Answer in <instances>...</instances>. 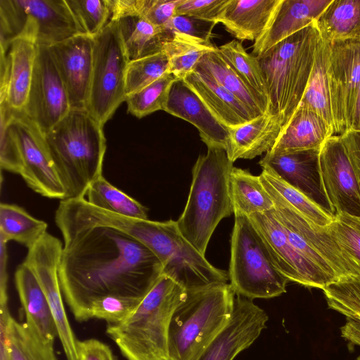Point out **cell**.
<instances>
[{
  "mask_svg": "<svg viewBox=\"0 0 360 360\" xmlns=\"http://www.w3.org/2000/svg\"><path fill=\"white\" fill-rule=\"evenodd\" d=\"M326 229L360 276V217L335 214Z\"/></svg>",
  "mask_w": 360,
  "mask_h": 360,
  "instance_id": "45",
  "label": "cell"
},
{
  "mask_svg": "<svg viewBox=\"0 0 360 360\" xmlns=\"http://www.w3.org/2000/svg\"><path fill=\"white\" fill-rule=\"evenodd\" d=\"M329 308L347 319H360V276L340 277L323 289Z\"/></svg>",
  "mask_w": 360,
  "mask_h": 360,
  "instance_id": "41",
  "label": "cell"
},
{
  "mask_svg": "<svg viewBox=\"0 0 360 360\" xmlns=\"http://www.w3.org/2000/svg\"><path fill=\"white\" fill-rule=\"evenodd\" d=\"M6 243L0 238V304L8 302V255Z\"/></svg>",
  "mask_w": 360,
  "mask_h": 360,
  "instance_id": "53",
  "label": "cell"
},
{
  "mask_svg": "<svg viewBox=\"0 0 360 360\" xmlns=\"http://www.w3.org/2000/svg\"><path fill=\"white\" fill-rule=\"evenodd\" d=\"M248 217L264 241L276 268L289 281L323 290L337 279L294 247L274 209Z\"/></svg>",
  "mask_w": 360,
  "mask_h": 360,
  "instance_id": "12",
  "label": "cell"
},
{
  "mask_svg": "<svg viewBox=\"0 0 360 360\" xmlns=\"http://www.w3.org/2000/svg\"><path fill=\"white\" fill-rule=\"evenodd\" d=\"M163 110L195 126L207 148L227 150L230 139L229 129L214 116L184 79H177L172 83Z\"/></svg>",
  "mask_w": 360,
  "mask_h": 360,
  "instance_id": "22",
  "label": "cell"
},
{
  "mask_svg": "<svg viewBox=\"0 0 360 360\" xmlns=\"http://www.w3.org/2000/svg\"><path fill=\"white\" fill-rule=\"evenodd\" d=\"M281 0H229L218 23L240 41L258 39L264 32Z\"/></svg>",
  "mask_w": 360,
  "mask_h": 360,
  "instance_id": "27",
  "label": "cell"
},
{
  "mask_svg": "<svg viewBox=\"0 0 360 360\" xmlns=\"http://www.w3.org/2000/svg\"><path fill=\"white\" fill-rule=\"evenodd\" d=\"M334 134L333 129L318 113L299 105L268 153L281 155L319 149Z\"/></svg>",
  "mask_w": 360,
  "mask_h": 360,
  "instance_id": "25",
  "label": "cell"
},
{
  "mask_svg": "<svg viewBox=\"0 0 360 360\" xmlns=\"http://www.w3.org/2000/svg\"><path fill=\"white\" fill-rule=\"evenodd\" d=\"M0 166L1 169L20 174L21 160L17 143L9 127L11 111L0 108Z\"/></svg>",
  "mask_w": 360,
  "mask_h": 360,
  "instance_id": "47",
  "label": "cell"
},
{
  "mask_svg": "<svg viewBox=\"0 0 360 360\" xmlns=\"http://www.w3.org/2000/svg\"><path fill=\"white\" fill-rule=\"evenodd\" d=\"M329 42L321 39L312 72L299 105L318 113L333 129L330 96L327 76Z\"/></svg>",
  "mask_w": 360,
  "mask_h": 360,
  "instance_id": "34",
  "label": "cell"
},
{
  "mask_svg": "<svg viewBox=\"0 0 360 360\" xmlns=\"http://www.w3.org/2000/svg\"><path fill=\"white\" fill-rule=\"evenodd\" d=\"M49 48L65 86L71 109H86L93 69V37L78 34Z\"/></svg>",
  "mask_w": 360,
  "mask_h": 360,
  "instance_id": "19",
  "label": "cell"
},
{
  "mask_svg": "<svg viewBox=\"0 0 360 360\" xmlns=\"http://www.w3.org/2000/svg\"><path fill=\"white\" fill-rule=\"evenodd\" d=\"M214 116L229 129L240 127L255 117L234 95L202 68L197 65L184 79Z\"/></svg>",
  "mask_w": 360,
  "mask_h": 360,
  "instance_id": "24",
  "label": "cell"
},
{
  "mask_svg": "<svg viewBox=\"0 0 360 360\" xmlns=\"http://www.w3.org/2000/svg\"><path fill=\"white\" fill-rule=\"evenodd\" d=\"M82 32L96 37L110 20V0H65Z\"/></svg>",
  "mask_w": 360,
  "mask_h": 360,
  "instance_id": "44",
  "label": "cell"
},
{
  "mask_svg": "<svg viewBox=\"0 0 360 360\" xmlns=\"http://www.w3.org/2000/svg\"><path fill=\"white\" fill-rule=\"evenodd\" d=\"M77 351L79 360H115L110 347L94 338L78 340Z\"/></svg>",
  "mask_w": 360,
  "mask_h": 360,
  "instance_id": "50",
  "label": "cell"
},
{
  "mask_svg": "<svg viewBox=\"0 0 360 360\" xmlns=\"http://www.w3.org/2000/svg\"><path fill=\"white\" fill-rule=\"evenodd\" d=\"M93 39V69L86 110L104 125L125 101V77L129 61L116 21L110 20Z\"/></svg>",
  "mask_w": 360,
  "mask_h": 360,
  "instance_id": "10",
  "label": "cell"
},
{
  "mask_svg": "<svg viewBox=\"0 0 360 360\" xmlns=\"http://www.w3.org/2000/svg\"><path fill=\"white\" fill-rule=\"evenodd\" d=\"M183 0H110V20L136 15L150 23L165 27L176 15V8Z\"/></svg>",
  "mask_w": 360,
  "mask_h": 360,
  "instance_id": "39",
  "label": "cell"
},
{
  "mask_svg": "<svg viewBox=\"0 0 360 360\" xmlns=\"http://www.w3.org/2000/svg\"><path fill=\"white\" fill-rule=\"evenodd\" d=\"M115 21L129 62L162 51L173 37L169 30L156 26L139 15H127Z\"/></svg>",
  "mask_w": 360,
  "mask_h": 360,
  "instance_id": "29",
  "label": "cell"
},
{
  "mask_svg": "<svg viewBox=\"0 0 360 360\" xmlns=\"http://www.w3.org/2000/svg\"><path fill=\"white\" fill-rule=\"evenodd\" d=\"M268 319L252 300L236 295L229 322L195 360H233L259 338Z\"/></svg>",
  "mask_w": 360,
  "mask_h": 360,
  "instance_id": "18",
  "label": "cell"
},
{
  "mask_svg": "<svg viewBox=\"0 0 360 360\" xmlns=\"http://www.w3.org/2000/svg\"><path fill=\"white\" fill-rule=\"evenodd\" d=\"M217 23L186 15H176L163 27L173 33L212 43V30Z\"/></svg>",
  "mask_w": 360,
  "mask_h": 360,
  "instance_id": "48",
  "label": "cell"
},
{
  "mask_svg": "<svg viewBox=\"0 0 360 360\" xmlns=\"http://www.w3.org/2000/svg\"><path fill=\"white\" fill-rule=\"evenodd\" d=\"M83 34L65 0H0V45L26 37L51 46Z\"/></svg>",
  "mask_w": 360,
  "mask_h": 360,
  "instance_id": "9",
  "label": "cell"
},
{
  "mask_svg": "<svg viewBox=\"0 0 360 360\" xmlns=\"http://www.w3.org/2000/svg\"><path fill=\"white\" fill-rule=\"evenodd\" d=\"M261 180L271 186L296 210L316 225L326 227L335 215L328 212L307 195L281 179L269 169H262L259 175Z\"/></svg>",
  "mask_w": 360,
  "mask_h": 360,
  "instance_id": "38",
  "label": "cell"
},
{
  "mask_svg": "<svg viewBox=\"0 0 360 360\" xmlns=\"http://www.w3.org/2000/svg\"><path fill=\"white\" fill-rule=\"evenodd\" d=\"M38 44L26 37L1 46L0 108L22 112L32 82Z\"/></svg>",
  "mask_w": 360,
  "mask_h": 360,
  "instance_id": "17",
  "label": "cell"
},
{
  "mask_svg": "<svg viewBox=\"0 0 360 360\" xmlns=\"http://www.w3.org/2000/svg\"><path fill=\"white\" fill-rule=\"evenodd\" d=\"M327 76L335 134L347 130L360 84V41L329 42Z\"/></svg>",
  "mask_w": 360,
  "mask_h": 360,
  "instance_id": "15",
  "label": "cell"
},
{
  "mask_svg": "<svg viewBox=\"0 0 360 360\" xmlns=\"http://www.w3.org/2000/svg\"><path fill=\"white\" fill-rule=\"evenodd\" d=\"M169 72L165 51L129 62L125 77V96L141 90Z\"/></svg>",
  "mask_w": 360,
  "mask_h": 360,
  "instance_id": "43",
  "label": "cell"
},
{
  "mask_svg": "<svg viewBox=\"0 0 360 360\" xmlns=\"http://www.w3.org/2000/svg\"><path fill=\"white\" fill-rule=\"evenodd\" d=\"M15 284L26 323L43 340L53 344L58 330L49 302L35 274L25 262L15 271Z\"/></svg>",
  "mask_w": 360,
  "mask_h": 360,
  "instance_id": "26",
  "label": "cell"
},
{
  "mask_svg": "<svg viewBox=\"0 0 360 360\" xmlns=\"http://www.w3.org/2000/svg\"><path fill=\"white\" fill-rule=\"evenodd\" d=\"M177 79L169 72L141 90L128 95L124 101L128 112L141 118L155 111L163 110L170 86Z\"/></svg>",
  "mask_w": 360,
  "mask_h": 360,
  "instance_id": "42",
  "label": "cell"
},
{
  "mask_svg": "<svg viewBox=\"0 0 360 360\" xmlns=\"http://www.w3.org/2000/svg\"><path fill=\"white\" fill-rule=\"evenodd\" d=\"M186 295L184 288L162 274L124 320L107 325L106 333L127 360H169L171 319Z\"/></svg>",
  "mask_w": 360,
  "mask_h": 360,
  "instance_id": "3",
  "label": "cell"
},
{
  "mask_svg": "<svg viewBox=\"0 0 360 360\" xmlns=\"http://www.w3.org/2000/svg\"><path fill=\"white\" fill-rule=\"evenodd\" d=\"M86 195L88 202L99 209L128 217L148 219L146 207L112 185L103 176L90 185Z\"/></svg>",
  "mask_w": 360,
  "mask_h": 360,
  "instance_id": "35",
  "label": "cell"
},
{
  "mask_svg": "<svg viewBox=\"0 0 360 360\" xmlns=\"http://www.w3.org/2000/svg\"><path fill=\"white\" fill-rule=\"evenodd\" d=\"M103 127L86 109H71L44 134L65 199L84 198L90 185L103 176L106 150Z\"/></svg>",
  "mask_w": 360,
  "mask_h": 360,
  "instance_id": "2",
  "label": "cell"
},
{
  "mask_svg": "<svg viewBox=\"0 0 360 360\" xmlns=\"http://www.w3.org/2000/svg\"><path fill=\"white\" fill-rule=\"evenodd\" d=\"M234 217L228 273L236 295L252 300L272 298L285 292L289 281L276 268L249 218Z\"/></svg>",
  "mask_w": 360,
  "mask_h": 360,
  "instance_id": "7",
  "label": "cell"
},
{
  "mask_svg": "<svg viewBox=\"0 0 360 360\" xmlns=\"http://www.w3.org/2000/svg\"><path fill=\"white\" fill-rule=\"evenodd\" d=\"M341 334L345 339L360 346V319H347L341 328ZM356 360H360V356Z\"/></svg>",
  "mask_w": 360,
  "mask_h": 360,
  "instance_id": "54",
  "label": "cell"
},
{
  "mask_svg": "<svg viewBox=\"0 0 360 360\" xmlns=\"http://www.w3.org/2000/svg\"><path fill=\"white\" fill-rule=\"evenodd\" d=\"M63 247L58 238L46 232L28 250L23 262L32 270L46 295L67 360H79L78 340L65 312L58 278Z\"/></svg>",
  "mask_w": 360,
  "mask_h": 360,
  "instance_id": "13",
  "label": "cell"
},
{
  "mask_svg": "<svg viewBox=\"0 0 360 360\" xmlns=\"http://www.w3.org/2000/svg\"><path fill=\"white\" fill-rule=\"evenodd\" d=\"M230 195L234 216H250L272 210L274 201L259 176L233 167L230 175Z\"/></svg>",
  "mask_w": 360,
  "mask_h": 360,
  "instance_id": "32",
  "label": "cell"
},
{
  "mask_svg": "<svg viewBox=\"0 0 360 360\" xmlns=\"http://www.w3.org/2000/svg\"><path fill=\"white\" fill-rule=\"evenodd\" d=\"M316 23L323 41H360V0H332Z\"/></svg>",
  "mask_w": 360,
  "mask_h": 360,
  "instance_id": "31",
  "label": "cell"
},
{
  "mask_svg": "<svg viewBox=\"0 0 360 360\" xmlns=\"http://www.w3.org/2000/svg\"><path fill=\"white\" fill-rule=\"evenodd\" d=\"M360 131V84L351 116L348 122L347 130Z\"/></svg>",
  "mask_w": 360,
  "mask_h": 360,
  "instance_id": "55",
  "label": "cell"
},
{
  "mask_svg": "<svg viewBox=\"0 0 360 360\" xmlns=\"http://www.w3.org/2000/svg\"><path fill=\"white\" fill-rule=\"evenodd\" d=\"M11 318L8 303L0 304V360H11L8 327Z\"/></svg>",
  "mask_w": 360,
  "mask_h": 360,
  "instance_id": "52",
  "label": "cell"
},
{
  "mask_svg": "<svg viewBox=\"0 0 360 360\" xmlns=\"http://www.w3.org/2000/svg\"><path fill=\"white\" fill-rule=\"evenodd\" d=\"M332 0H281L269 25L253 44L257 57L283 39L317 20Z\"/></svg>",
  "mask_w": 360,
  "mask_h": 360,
  "instance_id": "23",
  "label": "cell"
},
{
  "mask_svg": "<svg viewBox=\"0 0 360 360\" xmlns=\"http://www.w3.org/2000/svg\"><path fill=\"white\" fill-rule=\"evenodd\" d=\"M319 149L273 155L266 153L259 160L281 179L335 215L325 194L319 167Z\"/></svg>",
  "mask_w": 360,
  "mask_h": 360,
  "instance_id": "21",
  "label": "cell"
},
{
  "mask_svg": "<svg viewBox=\"0 0 360 360\" xmlns=\"http://www.w3.org/2000/svg\"><path fill=\"white\" fill-rule=\"evenodd\" d=\"M261 181L274 201V210L281 223L307 241L329 264L338 278L348 275H359L326 227L319 226L308 220L271 186Z\"/></svg>",
  "mask_w": 360,
  "mask_h": 360,
  "instance_id": "20",
  "label": "cell"
},
{
  "mask_svg": "<svg viewBox=\"0 0 360 360\" xmlns=\"http://www.w3.org/2000/svg\"><path fill=\"white\" fill-rule=\"evenodd\" d=\"M283 127L278 118L269 112L229 131L226 153L234 162L238 159H253L269 152L276 144Z\"/></svg>",
  "mask_w": 360,
  "mask_h": 360,
  "instance_id": "28",
  "label": "cell"
},
{
  "mask_svg": "<svg viewBox=\"0 0 360 360\" xmlns=\"http://www.w3.org/2000/svg\"><path fill=\"white\" fill-rule=\"evenodd\" d=\"M321 39L315 21L257 57L267 90V112L278 118L283 129L302 99Z\"/></svg>",
  "mask_w": 360,
  "mask_h": 360,
  "instance_id": "4",
  "label": "cell"
},
{
  "mask_svg": "<svg viewBox=\"0 0 360 360\" xmlns=\"http://www.w3.org/2000/svg\"><path fill=\"white\" fill-rule=\"evenodd\" d=\"M11 360H58L53 344L40 338L26 323L13 317L8 327Z\"/></svg>",
  "mask_w": 360,
  "mask_h": 360,
  "instance_id": "37",
  "label": "cell"
},
{
  "mask_svg": "<svg viewBox=\"0 0 360 360\" xmlns=\"http://www.w3.org/2000/svg\"><path fill=\"white\" fill-rule=\"evenodd\" d=\"M229 0H183L176 8V15H186L214 21L219 17Z\"/></svg>",
  "mask_w": 360,
  "mask_h": 360,
  "instance_id": "49",
  "label": "cell"
},
{
  "mask_svg": "<svg viewBox=\"0 0 360 360\" xmlns=\"http://www.w3.org/2000/svg\"><path fill=\"white\" fill-rule=\"evenodd\" d=\"M160 259L162 274L187 291L228 283L229 273L214 266L181 233L176 221H151L143 243Z\"/></svg>",
  "mask_w": 360,
  "mask_h": 360,
  "instance_id": "8",
  "label": "cell"
},
{
  "mask_svg": "<svg viewBox=\"0 0 360 360\" xmlns=\"http://www.w3.org/2000/svg\"><path fill=\"white\" fill-rule=\"evenodd\" d=\"M58 266L62 294L77 321L89 320L96 300L108 295L142 300L162 274L158 257L115 229L92 226L60 231Z\"/></svg>",
  "mask_w": 360,
  "mask_h": 360,
  "instance_id": "1",
  "label": "cell"
},
{
  "mask_svg": "<svg viewBox=\"0 0 360 360\" xmlns=\"http://www.w3.org/2000/svg\"><path fill=\"white\" fill-rule=\"evenodd\" d=\"M70 110L68 93L49 46L38 45L30 92L22 112L46 134Z\"/></svg>",
  "mask_w": 360,
  "mask_h": 360,
  "instance_id": "14",
  "label": "cell"
},
{
  "mask_svg": "<svg viewBox=\"0 0 360 360\" xmlns=\"http://www.w3.org/2000/svg\"><path fill=\"white\" fill-rule=\"evenodd\" d=\"M173 34L172 39L166 44L163 51L169 58V72L183 79L193 72L205 54L215 50L217 46L186 35Z\"/></svg>",
  "mask_w": 360,
  "mask_h": 360,
  "instance_id": "36",
  "label": "cell"
},
{
  "mask_svg": "<svg viewBox=\"0 0 360 360\" xmlns=\"http://www.w3.org/2000/svg\"><path fill=\"white\" fill-rule=\"evenodd\" d=\"M319 167L323 190L335 214L360 217V191L340 136H332L321 146Z\"/></svg>",
  "mask_w": 360,
  "mask_h": 360,
  "instance_id": "16",
  "label": "cell"
},
{
  "mask_svg": "<svg viewBox=\"0 0 360 360\" xmlns=\"http://www.w3.org/2000/svg\"><path fill=\"white\" fill-rule=\"evenodd\" d=\"M9 127L20 156V175L27 186L44 197L65 199L66 192L52 162L44 134L22 112H11Z\"/></svg>",
  "mask_w": 360,
  "mask_h": 360,
  "instance_id": "11",
  "label": "cell"
},
{
  "mask_svg": "<svg viewBox=\"0 0 360 360\" xmlns=\"http://www.w3.org/2000/svg\"><path fill=\"white\" fill-rule=\"evenodd\" d=\"M47 227L46 222L17 205L0 204V238L6 243L13 240L29 250L46 233Z\"/></svg>",
  "mask_w": 360,
  "mask_h": 360,
  "instance_id": "33",
  "label": "cell"
},
{
  "mask_svg": "<svg viewBox=\"0 0 360 360\" xmlns=\"http://www.w3.org/2000/svg\"><path fill=\"white\" fill-rule=\"evenodd\" d=\"M340 136L354 171L360 191V131L349 130Z\"/></svg>",
  "mask_w": 360,
  "mask_h": 360,
  "instance_id": "51",
  "label": "cell"
},
{
  "mask_svg": "<svg viewBox=\"0 0 360 360\" xmlns=\"http://www.w3.org/2000/svg\"><path fill=\"white\" fill-rule=\"evenodd\" d=\"M197 65L205 70L222 86L239 99L255 117L267 112V102L241 79L220 54L217 47L205 54Z\"/></svg>",
  "mask_w": 360,
  "mask_h": 360,
  "instance_id": "30",
  "label": "cell"
},
{
  "mask_svg": "<svg viewBox=\"0 0 360 360\" xmlns=\"http://www.w3.org/2000/svg\"><path fill=\"white\" fill-rule=\"evenodd\" d=\"M141 300L108 295L94 300L89 309V319H98L108 324H116L124 320Z\"/></svg>",
  "mask_w": 360,
  "mask_h": 360,
  "instance_id": "46",
  "label": "cell"
},
{
  "mask_svg": "<svg viewBox=\"0 0 360 360\" xmlns=\"http://www.w3.org/2000/svg\"><path fill=\"white\" fill-rule=\"evenodd\" d=\"M233 167L224 149L207 148L192 169L187 202L176 223L183 236L205 256L219 223L233 213L230 195Z\"/></svg>",
  "mask_w": 360,
  "mask_h": 360,
  "instance_id": "5",
  "label": "cell"
},
{
  "mask_svg": "<svg viewBox=\"0 0 360 360\" xmlns=\"http://www.w3.org/2000/svg\"><path fill=\"white\" fill-rule=\"evenodd\" d=\"M235 299L230 283L187 291L171 319L169 360H195L229 322Z\"/></svg>",
  "mask_w": 360,
  "mask_h": 360,
  "instance_id": "6",
  "label": "cell"
},
{
  "mask_svg": "<svg viewBox=\"0 0 360 360\" xmlns=\"http://www.w3.org/2000/svg\"><path fill=\"white\" fill-rule=\"evenodd\" d=\"M217 49L241 79L269 105L267 90L257 58L247 53L237 40L226 43Z\"/></svg>",
  "mask_w": 360,
  "mask_h": 360,
  "instance_id": "40",
  "label": "cell"
}]
</instances>
